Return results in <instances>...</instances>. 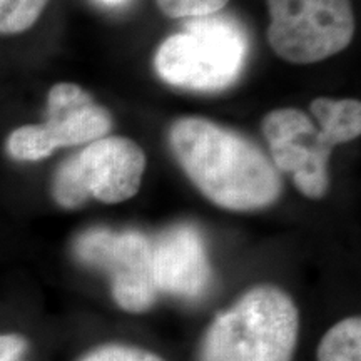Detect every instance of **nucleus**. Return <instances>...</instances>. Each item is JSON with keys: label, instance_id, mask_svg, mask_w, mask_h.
<instances>
[{"label": "nucleus", "instance_id": "nucleus-13", "mask_svg": "<svg viewBox=\"0 0 361 361\" xmlns=\"http://www.w3.org/2000/svg\"><path fill=\"white\" fill-rule=\"evenodd\" d=\"M229 0H156L157 7L171 19H200L216 16Z\"/></svg>", "mask_w": 361, "mask_h": 361}, {"label": "nucleus", "instance_id": "nucleus-4", "mask_svg": "<svg viewBox=\"0 0 361 361\" xmlns=\"http://www.w3.org/2000/svg\"><path fill=\"white\" fill-rule=\"evenodd\" d=\"M144 169L146 156L133 139L106 135L62 162L54 176L52 196L67 209L82 206L90 197L117 204L137 194Z\"/></svg>", "mask_w": 361, "mask_h": 361}, {"label": "nucleus", "instance_id": "nucleus-9", "mask_svg": "<svg viewBox=\"0 0 361 361\" xmlns=\"http://www.w3.org/2000/svg\"><path fill=\"white\" fill-rule=\"evenodd\" d=\"M151 241L159 296L169 295L183 300L204 296L211 283V266L200 231L191 224H179Z\"/></svg>", "mask_w": 361, "mask_h": 361}, {"label": "nucleus", "instance_id": "nucleus-12", "mask_svg": "<svg viewBox=\"0 0 361 361\" xmlns=\"http://www.w3.org/2000/svg\"><path fill=\"white\" fill-rule=\"evenodd\" d=\"M49 0H0V34H20L30 29Z\"/></svg>", "mask_w": 361, "mask_h": 361}, {"label": "nucleus", "instance_id": "nucleus-1", "mask_svg": "<svg viewBox=\"0 0 361 361\" xmlns=\"http://www.w3.org/2000/svg\"><path fill=\"white\" fill-rule=\"evenodd\" d=\"M169 142L184 173L216 206L256 211L281 194V176L256 144L202 117L171 126Z\"/></svg>", "mask_w": 361, "mask_h": 361}, {"label": "nucleus", "instance_id": "nucleus-3", "mask_svg": "<svg viewBox=\"0 0 361 361\" xmlns=\"http://www.w3.org/2000/svg\"><path fill=\"white\" fill-rule=\"evenodd\" d=\"M247 56V40L228 17L192 19L183 32L159 45L154 67L162 80L189 90H221L238 79Z\"/></svg>", "mask_w": 361, "mask_h": 361}, {"label": "nucleus", "instance_id": "nucleus-15", "mask_svg": "<svg viewBox=\"0 0 361 361\" xmlns=\"http://www.w3.org/2000/svg\"><path fill=\"white\" fill-rule=\"evenodd\" d=\"M29 348V341L22 335H0V361H20Z\"/></svg>", "mask_w": 361, "mask_h": 361}, {"label": "nucleus", "instance_id": "nucleus-7", "mask_svg": "<svg viewBox=\"0 0 361 361\" xmlns=\"http://www.w3.org/2000/svg\"><path fill=\"white\" fill-rule=\"evenodd\" d=\"M111 112L78 84L61 82L49 90L42 124L22 126L8 135L7 151L17 161H40L59 147L80 146L106 137Z\"/></svg>", "mask_w": 361, "mask_h": 361}, {"label": "nucleus", "instance_id": "nucleus-14", "mask_svg": "<svg viewBox=\"0 0 361 361\" xmlns=\"http://www.w3.org/2000/svg\"><path fill=\"white\" fill-rule=\"evenodd\" d=\"M78 361H166L159 355L144 350L141 346L124 343H106L89 350Z\"/></svg>", "mask_w": 361, "mask_h": 361}, {"label": "nucleus", "instance_id": "nucleus-16", "mask_svg": "<svg viewBox=\"0 0 361 361\" xmlns=\"http://www.w3.org/2000/svg\"><path fill=\"white\" fill-rule=\"evenodd\" d=\"M97 2H101L107 7H119V6H124L128 0H97Z\"/></svg>", "mask_w": 361, "mask_h": 361}, {"label": "nucleus", "instance_id": "nucleus-10", "mask_svg": "<svg viewBox=\"0 0 361 361\" xmlns=\"http://www.w3.org/2000/svg\"><path fill=\"white\" fill-rule=\"evenodd\" d=\"M311 114L318 121V126L333 141L346 144L361 134V104L356 99H335L319 97L310 106Z\"/></svg>", "mask_w": 361, "mask_h": 361}, {"label": "nucleus", "instance_id": "nucleus-5", "mask_svg": "<svg viewBox=\"0 0 361 361\" xmlns=\"http://www.w3.org/2000/svg\"><path fill=\"white\" fill-rule=\"evenodd\" d=\"M271 49L293 64H314L348 47L355 35L351 0H266Z\"/></svg>", "mask_w": 361, "mask_h": 361}, {"label": "nucleus", "instance_id": "nucleus-11", "mask_svg": "<svg viewBox=\"0 0 361 361\" xmlns=\"http://www.w3.org/2000/svg\"><path fill=\"white\" fill-rule=\"evenodd\" d=\"M316 361H361L360 316L341 319L324 333L316 350Z\"/></svg>", "mask_w": 361, "mask_h": 361}, {"label": "nucleus", "instance_id": "nucleus-6", "mask_svg": "<svg viewBox=\"0 0 361 361\" xmlns=\"http://www.w3.org/2000/svg\"><path fill=\"white\" fill-rule=\"evenodd\" d=\"M74 256L109 276L112 298L128 313H146L159 298L152 268V241L146 234L134 229H87L74 241Z\"/></svg>", "mask_w": 361, "mask_h": 361}, {"label": "nucleus", "instance_id": "nucleus-2", "mask_svg": "<svg viewBox=\"0 0 361 361\" xmlns=\"http://www.w3.org/2000/svg\"><path fill=\"white\" fill-rule=\"evenodd\" d=\"M300 311L274 284L247 290L206 328L197 361H293Z\"/></svg>", "mask_w": 361, "mask_h": 361}, {"label": "nucleus", "instance_id": "nucleus-8", "mask_svg": "<svg viewBox=\"0 0 361 361\" xmlns=\"http://www.w3.org/2000/svg\"><path fill=\"white\" fill-rule=\"evenodd\" d=\"M274 168L291 173L295 186L310 200H322L329 188V157L336 142L300 109H276L263 119Z\"/></svg>", "mask_w": 361, "mask_h": 361}]
</instances>
